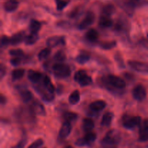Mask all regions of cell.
<instances>
[{
	"label": "cell",
	"instance_id": "cell-32",
	"mask_svg": "<svg viewBox=\"0 0 148 148\" xmlns=\"http://www.w3.org/2000/svg\"><path fill=\"white\" fill-rule=\"evenodd\" d=\"M51 53V49L49 48H46V49H43L39 52L38 55V57L39 60H44L46 59L48 56L50 55Z\"/></svg>",
	"mask_w": 148,
	"mask_h": 148
},
{
	"label": "cell",
	"instance_id": "cell-8",
	"mask_svg": "<svg viewBox=\"0 0 148 148\" xmlns=\"http://www.w3.org/2000/svg\"><path fill=\"white\" fill-rule=\"evenodd\" d=\"M94 20H95V14L92 12H88L85 18L79 23V30H85L94 23Z\"/></svg>",
	"mask_w": 148,
	"mask_h": 148
},
{
	"label": "cell",
	"instance_id": "cell-3",
	"mask_svg": "<svg viewBox=\"0 0 148 148\" xmlns=\"http://www.w3.org/2000/svg\"><path fill=\"white\" fill-rule=\"evenodd\" d=\"M53 73L57 78H66L71 75V69L68 65L64 64H56L52 67Z\"/></svg>",
	"mask_w": 148,
	"mask_h": 148
},
{
	"label": "cell",
	"instance_id": "cell-44",
	"mask_svg": "<svg viewBox=\"0 0 148 148\" xmlns=\"http://www.w3.org/2000/svg\"><path fill=\"white\" fill-rule=\"evenodd\" d=\"M78 10H74L72 12L70 13V17H76V15L77 14Z\"/></svg>",
	"mask_w": 148,
	"mask_h": 148
},
{
	"label": "cell",
	"instance_id": "cell-7",
	"mask_svg": "<svg viewBox=\"0 0 148 148\" xmlns=\"http://www.w3.org/2000/svg\"><path fill=\"white\" fill-rule=\"evenodd\" d=\"M132 95L135 100L138 101H143L147 95V91L143 85H137L133 88Z\"/></svg>",
	"mask_w": 148,
	"mask_h": 148
},
{
	"label": "cell",
	"instance_id": "cell-20",
	"mask_svg": "<svg viewBox=\"0 0 148 148\" xmlns=\"http://www.w3.org/2000/svg\"><path fill=\"white\" fill-rule=\"evenodd\" d=\"M40 27H41V23L40 22L36 20H30L29 28H30V31L31 33H38V32L40 30Z\"/></svg>",
	"mask_w": 148,
	"mask_h": 148
},
{
	"label": "cell",
	"instance_id": "cell-2",
	"mask_svg": "<svg viewBox=\"0 0 148 148\" xmlns=\"http://www.w3.org/2000/svg\"><path fill=\"white\" fill-rule=\"evenodd\" d=\"M120 140V134L117 130H110L101 141L103 148H116V144Z\"/></svg>",
	"mask_w": 148,
	"mask_h": 148
},
{
	"label": "cell",
	"instance_id": "cell-5",
	"mask_svg": "<svg viewBox=\"0 0 148 148\" xmlns=\"http://www.w3.org/2000/svg\"><path fill=\"white\" fill-rule=\"evenodd\" d=\"M96 140V134L94 132H87L86 135L83 138H79L75 142V145L78 147H82L85 145H90Z\"/></svg>",
	"mask_w": 148,
	"mask_h": 148
},
{
	"label": "cell",
	"instance_id": "cell-13",
	"mask_svg": "<svg viewBox=\"0 0 148 148\" xmlns=\"http://www.w3.org/2000/svg\"><path fill=\"white\" fill-rule=\"evenodd\" d=\"M106 106V101H103V100H98V101H95L94 102L91 103V104L90 105V109L91 111L97 112V111H100L103 110Z\"/></svg>",
	"mask_w": 148,
	"mask_h": 148
},
{
	"label": "cell",
	"instance_id": "cell-22",
	"mask_svg": "<svg viewBox=\"0 0 148 148\" xmlns=\"http://www.w3.org/2000/svg\"><path fill=\"white\" fill-rule=\"evenodd\" d=\"M38 40V33H31L29 36H26L24 41L26 45H33L35 43H36Z\"/></svg>",
	"mask_w": 148,
	"mask_h": 148
},
{
	"label": "cell",
	"instance_id": "cell-39",
	"mask_svg": "<svg viewBox=\"0 0 148 148\" xmlns=\"http://www.w3.org/2000/svg\"><path fill=\"white\" fill-rule=\"evenodd\" d=\"M8 44H10V38L5 36V35H2L1 37V46L4 47Z\"/></svg>",
	"mask_w": 148,
	"mask_h": 148
},
{
	"label": "cell",
	"instance_id": "cell-6",
	"mask_svg": "<svg viewBox=\"0 0 148 148\" xmlns=\"http://www.w3.org/2000/svg\"><path fill=\"white\" fill-rule=\"evenodd\" d=\"M128 64L132 69L140 73L148 74V64L135 60H130Z\"/></svg>",
	"mask_w": 148,
	"mask_h": 148
},
{
	"label": "cell",
	"instance_id": "cell-4",
	"mask_svg": "<svg viewBox=\"0 0 148 148\" xmlns=\"http://www.w3.org/2000/svg\"><path fill=\"white\" fill-rule=\"evenodd\" d=\"M142 118L139 116H125L123 118V126L127 129H133L141 124Z\"/></svg>",
	"mask_w": 148,
	"mask_h": 148
},
{
	"label": "cell",
	"instance_id": "cell-23",
	"mask_svg": "<svg viewBox=\"0 0 148 148\" xmlns=\"http://www.w3.org/2000/svg\"><path fill=\"white\" fill-rule=\"evenodd\" d=\"M139 140L142 142L148 141V125L144 126L140 129Z\"/></svg>",
	"mask_w": 148,
	"mask_h": 148
},
{
	"label": "cell",
	"instance_id": "cell-25",
	"mask_svg": "<svg viewBox=\"0 0 148 148\" xmlns=\"http://www.w3.org/2000/svg\"><path fill=\"white\" fill-rule=\"evenodd\" d=\"M90 55L88 53H85V52H82V53H79L76 58V61L77 63L79 64H85L86 62H88L90 60Z\"/></svg>",
	"mask_w": 148,
	"mask_h": 148
},
{
	"label": "cell",
	"instance_id": "cell-19",
	"mask_svg": "<svg viewBox=\"0 0 148 148\" xmlns=\"http://www.w3.org/2000/svg\"><path fill=\"white\" fill-rule=\"evenodd\" d=\"M43 85H44L45 88L48 92H51V93H53L55 90V88L53 85L52 84L51 81L50 77L49 76H45L43 78Z\"/></svg>",
	"mask_w": 148,
	"mask_h": 148
},
{
	"label": "cell",
	"instance_id": "cell-38",
	"mask_svg": "<svg viewBox=\"0 0 148 148\" xmlns=\"http://www.w3.org/2000/svg\"><path fill=\"white\" fill-rule=\"evenodd\" d=\"M85 75H87V72L85 70L80 69V70L77 71V72L75 73V77H74V78H75V80L77 81V82H78V81H79V79L82 77L85 76Z\"/></svg>",
	"mask_w": 148,
	"mask_h": 148
},
{
	"label": "cell",
	"instance_id": "cell-43",
	"mask_svg": "<svg viewBox=\"0 0 148 148\" xmlns=\"http://www.w3.org/2000/svg\"><path fill=\"white\" fill-rule=\"evenodd\" d=\"M6 101H7V99H6L5 97L4 96V95L1 94V95H0V103H1V105H4V104H5Z\"/></svg>",
	"mask_w": 148,
	"mask_h": 148
},
{
	"label": "cell",
	"instance_id": "cell-37",
	"mask_svg": "<svg viewBox=\"0 0 148 148\" xmlns=\"http://www.w3.org/2000/svg\"><path fill=\"white\" fill-rule=\"evenodd\" d=\"M43 145V140L42 139H38L33 142L31 145L28 146L27 148H40Z\"/></svg>",
	"mask_w": 148,
	"mask_h": 148
},
{
	"label": "cell",
	"instance_id": "cell-31",
	"mask_svg": "<svg viewBox=\"0 0 148 148\" xmlns=\"http://www.w3.org/2000/svg\"><path fill=\"white\" fill-rule=\"evenodd\" d=\"M33 108H34L35 111H36L38 114H39V115H46V111H45L44 107H43V106L42 105L41 103H40L37 102L36 103H35L34 106H33Z\"/></svg>",
	"mask_w": 148,
	"mask_h": 148
},
{
	"label": "cell",
	"instance_id": "cell-1",
	"mask_svg": "<svg viewBox=\"0 0 148 148\" xmlns=\"http://www.w3.org/2000/svg\"><path fill=\"white\" fill-rule=\"evenodd\" d=\"M103 81L106 85L105 86L109 90L110 89L111 90H114V89H123L126 87L125 81L119 77L114 75H108Z\"/></svg>",
	"mask_w": 148,
	"mask_h": 148
},
{
	"label": "cell",
	"instance_id": "cell-42",
	"mask_svg": "<svg viewBox=\"0 0 148 148\" xmlns=\"http://www.w3.org/2000/svg\"><path fill=\"white\" fill-rule=\"evenodd\" d=\"M25 145V140H22L17 145H16L15 146L12 147V148H24Z\"/></svg>",
	"mask_w": 148,
	"mask_h": 148
},
{
	"label": "cell",
	"instance_id": "cell-27",
	"mask_svg": "<svg viewBox=\"0 0 148 148\" xmlns=\"http://www.w3.org/2000/svg\"><path fill=\"white\" fill-rule=\"evenodd\" d=\"M114 11H115V7H114L113 4H106V5H105L103 7L102 13L103 14H104V15L110 16L114 12Z\"/></svg>",
	"mask_w": 148,
	"mask_h": 148
},
{
	"label": "cell",
	"instance_id": "cell-33",
	"mask_svg": "<svg viewBox=\"0 0 148 148\" xmlns=\"http://www.w3.org/2000/svg\"><path fill=\"white\" fill-rule=\"evenodd\" d=\"M114 59H115L117 64H118V66L120 68H125V64H124V59H123L122 56H121L119 52H117L116 53L115 56H114Z\"/></svg>",
	"mask_w": 148,
	"mask_h": 148
},
{
	"label": "cell",
	"instance_id": "cell-40",
	"mask_svg": "<svg viewBox=\"0 0 148 148\" xmlns=\"http://www.w3.org/2000/svg\"><path fill=\"white\" fill-rule=\"evenodd\" d=\"M10 63L13 66H17L21 64V59H20V57H14L10 60Z\"/></svg>",
	"mask_w": 148,
	"mask_h": 148
},
{
	"label": "cell",
	"instance_id": "cell-16",
	"mask_svg": "<svg viewBox=\"0 0 148 148\" xmlns=\"http://www.w3.org/2000/svg\"><path fill=\"white\" fill-rule=\"evenodd\" d=\"M41 77L42 75L40 72L33 70V69H30V70L28 71V72H27V77H28V79L33 82H39L40 78H41Z\"/></svg>",
	"mask_w": 148,
	"mask_h": 148
},
{
	"label": "cell",
	"instance_id": "cell-35",
	"mask_svg": "<svg viewBox=\"0 0 148 148\" xmlns=\"http://www.w3.org/2000/svg\"><path fill=\"white\" fill-rule=\"evenodd\" d=\"M53 59L54 60H56V62H63L64 60H65L66 59V55L64 53V51H59L58 52H56L55 53L54 56H53Z\"/></svg>",
	"mask_w": 148,
	"mask_h": 148
},
{
	"label": "cell",
	"instance_id": "cell-26",
	"mask_svg": "<svg viewBox=\"0 0 148 148\" xmlns=\"http://www.w3.org/2000/svg\"><path fill=\"white\" fill-rule=\"evenodd\" d=\"M25 70L23 69H16L12 72V78L13 80L20 79L24 76Z\"/></svg>",
	"mask_w": 148,
	"mask_h": 148
},
{
	"label": "cell",
	"instance_id": "cell-24",
	"mask_svg": "<svg viewBox=\"0 0 148 148\" xmlns=\"http://www.w3.org/2000/svg\"><path fill=\"white\" fill-rule=\"evenodd\" d=\"M20 97L24 103H28L33 99V94L29 90H23L20 92Z\"/></svg>",
	"mask_w": 148,
	"mask_h": 148
},
{
	"label": "cell",
	"instance_id": "cell-45",
	"mask_svg": "<svg viewBox=\"0 0 148 148\" xmlns=\"http://www.w3.org/2000/svg\"><path fill=\"white\" fill-rule=\"evenodd\" d=\"M64 148H74V147H72V146H70V145H68V146H66V147H64Z\"/></svg>",
	"mask_w": 148,
	"mask_h": 148
},
{
	"label": "cell",
	"instance_id": "cell-28",
	"mask_svg": "<svg viewBox=\"0 0 148 148\" xmlns=\"http://www.w3.org/2000/svg\"><path fill=\"white\" fill-rule=\"evenodd\" d=\"M77 82L82 87L88 86V85H90L92 84V79L90 76H88V75H85V76L82 77Z\"/></svg>",
	"mask_w": 148,
	"mask_h": 148
},
{
	"label": "cell",
	"instance_id": "cell-14",
	"mask_svg": "<svg viewBox=\"0 0 148 148\" xmlns=\"http://www.w3.org/2000/svg\"><path fill=\"white\" fill-rule=\"evenodd\" d=\"M99 25L101 27H103V28H108L112 26L113 25V20H111L110 16L108 15H104L103 14L102 16H101L99 19Z\"/></svg>",
	"mask_w": 148,
	"mask_h": 148
},
{
	"label": "cell",
	"instance_id": "cell-41",
	"mask_svg": "<svg viewBox=\"0 0 148 148\" xmlns=\"http://www.w3.org/2000/svg\"><path fill=\"white\" fill-rule=\"evenodd\" d=\"M0 74H1V79H2L6 74V68L3 64H1L0 66Z\"/></svg>",
	"mask_w": 148,
	"mask_h": 148
},
{
	"label": "cell",
	"instance_id": "cell-11",
	"mask_svg": "<svg viewBox=\"0 0 148 148\" xmlns=\"http://www.w3.org/2000/svg\"><path fill=\"white\" fill-rule=\"evenodd\" d=\"M19 3L17 0H7L4 4V9L7 12H12L17 9Z\"/></svg>",
	"mask_w": 148,
	"mask_h": 148
},
{
	"label": "cell",
	"instance_id": "cell-46",
	"mask_svg": "<svg viewBox=\"0 0 148 148\" xmlns=\"http://www.w3.org/2000/svg\"><path fill=\"white\" fill-rule=\"evenodd\" d=\"M43 148H46V147H43Z\"/></svg>",
	"mask_w": 148,
	"mask_h": 148
},
{
	"label": "cell",
	"instance_id": "cell-12",
	"mask_svg": "<svg viewBox=\"0 0 148 148\" xmlns=\"http://www.w3.org/2000/svg\"><path fill=\"white\" fill-rule=\"evenodd\" d=\"M25 37L26 36H25L24 32H18V33L14 34L10 38V44L13 45V46H16V45L21 43L22 41L25 40Z\"/></svg>",
	"mask_w": 148,
	"mask_h": 148
},
{
	"label": "cell",
	"instance_id": "cell-9",
	"mask_svg": "<svg viewBox=\"0 0 148 148\" xmlns=\"http://www.w3.org/2000/svg\"><path fill=\"white\" fill-rule=\"evenodd\" d=\"M46 45L49 48L56 47L59 45H65V38L64 36H51L46 40Z\"/></svg>",
	"mask_w": 148,
	"mask_h": 148
},
{
	"label": "cell",
	"instance_id": "cell-17",
	"mask_svg": "<svg viewBox=\"0 0 148 148\" xmlns=\"http://www.w3.org/2000/svg\"><path fill=\"white\" fill-rule=\"evenodd\" d=\"M113 118H114V114L112 112H106L103 116L102 120H101V125L103 127H108L112 122Z\"/></svg>",
	"mask_w": 148,
	"mask_h": 148
},
{
	"label": "cell",
	"instance_id": "cell-18",
	"mask_svg": "<svg viewBox=\"0 0 148 148\" xmlns=\"http://www.w3.org/2000/svg\"><path fill=\"white\" fill-rule=\"evenodd\" d=\"M98 31H97L95 29L91 28L90 30H88V32L86 33V35H85V37L88 39L89 41L90 42H95L98 38Z\"/></svg>",
	"mask_w": 148,
	"mask_h": 148
},
{
	"label": "cell",
	"instance_id": "cell-34",
	"mask_svg": "<svg viewBox=\"0 0 148 148\" xmlns=\"http://www.w3.org/2000/svg\"><path fill=\"white\" fill-rule=\"evenodd\" d=\"M10 56H14V57H21L24 55V52L22 49H11L9 51Z\"/></svg>",
	"mask_w": 148,
	"mask_h": 148
},
{
	"label": "cell",
	"instance_id": "cell-29",
	"mask_svg": "<svg viewBox=\"0 0 148 148\" xmlns=\"http://www.w3.org/2000/svg\"><path fill=\"white\" fill-rule=\"evenodd\" d=\"M78 116L76 113L71 112V111H68L64 114V119H65V121H73L75 120H76L77 119Z\"/></svg>",
	"mask_w": 148,
	"mask_h": 148
},
{
	"label": "cell",
	"instance_id": "cell-30",
	"mask_svg": "<svg viewBox=\"0 0 148 148\" xmlns=\"http://www.w3.org/2000/svg\"><path fill=\"white\" fill-rule=\"evenodd\" d=\"M116 46V41H115V40L103 42V43H101L100 44V46L103 49H105V50H109V49H114Z\"/></svg>",
	"mask_w": 148,
	"mask_h": 148
},
{
	"label": "cell",
	"instance_id": "cell-36",
	"mask_svg": "<svg viewBox=\"0 0 148 148\" xmlns=\"http://www.w3.org/2000/svg\"><path fill=\"white\" fill-rule=\"evenodd\" d=\"M56 9L58 10H62L66 7L68 4V1L66 0H56Z\"/></svg>",
	"mask_w": 148,
	"mask_h": 148
},
{
	"label": "cell",
	"instance_id": "cell-10",
	"mask_svg": "<svg viewBox=\"0 0 148 148\" xmlns=\"http://www.w3.org/2000/svg\"><path fill=\"white\" fill-rule=\"evenodd\" d=\"M72 131V126L69 121H65L62 124L59 133V137L62 140L66 138Z\"/></svg>",
	"mask_w": 148,
	"mask_h": 148
},
{
	"label": "cell",
	"instance_id": "cell-15",
	"mask_svg": "<svg viewBox=\"0 0 148 148\" xmlns=\"http://www.w3.org/2000/svg\"><path fill=\"white\" fill-rule=\"evenodd\" d=\"M94 121L92 119L90 118H85L82 121V128H83L84 131L86 132H90L94 128Z\"/></svg>",
	"mask_w": 148,
	"mask_h": 148
},
{
	"label": "cell",
	"instance_id": "cell-21",
	"mask_svg": "<svg viewBox=\"0 0 148 148\" xmlns=\"http://www.w3.org/2000/svg\"><path fill=\"white\" fill-rule=\"evenodd\" d=\"M80 99V94L78 90H74L69 96V102L72 105L77 103Z\"/></svg>",
	"mask_w": 148,
	"mask_h": 148
}]
</instances>
